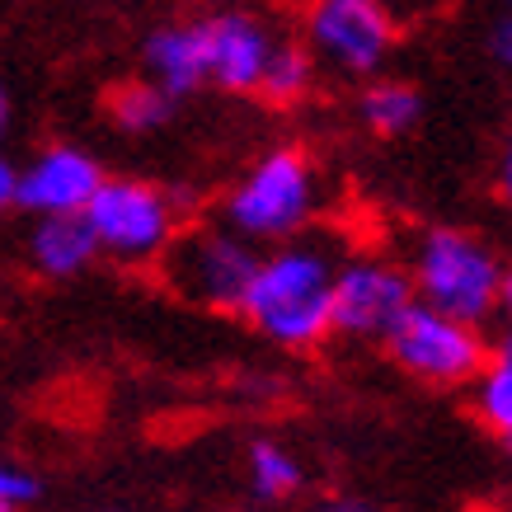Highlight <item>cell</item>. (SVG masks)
<instances>
[{
  "mask_svg": "<svg viewBox=\"0 0 512 512\" xmlns=\"http://www.w3.org/2000/svg\"><path fill=\"white\" fill-rule=\"evenodd\" d=\"M339 245L325 235H296L259 254L240 315L278 348H315L329 339V306L339 278Z\"/></svg>",
  "mask_w": 512,
  "mask_h": 512,
  "instance_id": "cell-1",
  "label": "cell"
},
{
  "mask_svg": "<svg viewBox=\"0 0 512 512\" xmlns=\"http://www.w3.org/2000/svg\"><path fill=\"white\" fill-rule=\"evenodd\" d=\"M325 202V179L311 151L301 146H268L221 198V217L235 235L254 245H282L311 231Z\"/></svg>",
  "mask_w": 512,
  "mask_h": 512,
  "instance_id": "cell-2",
  "label": "cell"
},
{
  "mask_svg": "<svg viewBox=\"0 0 512 512\" xmlns=\"http://www.w3.org/2000/svg\"><path fill=\"white\" fill-rule=\"evenodd\" d=\"M409 282L423 306L484 325L498 315V287H503V254L480 231L466 226H428L409 249Z\"/></svg>",
  "mask_w": 512,
  "mask_h": 512,
  "instance_id": "cell-3",
  "label": "cell"
},
{
  "mask_svg": "<svg viewBox=\"0 0 512 512\" xmlns=\"http://www.w3.org/2000/svg\"><path fill=\"white\" fill-rule=\"evenodd\" d=\"M259 254L264 249L245 235H235L226 221H198V226H179L170 249L160 254L156 273L188 306L240 315V301H245L249 278L259 268Z\"/></svg>",
  "mask_w": 512,
  "mask_h": 512,
  "instance_id": "cell-4",
  "label": "cell"
},
{
  "mask_svg": "<svg viewBox=\"0 0 512 512\" xmlns=\"http://www.w3.org/2000/svg\"><path fill=\"white\" fill-rule=\"evenodd\" d=\"M85 221L99 240V259H113L123 268H156L184 226V212L170 188L132 179V174H118V179L104 174V184L85 202Z\"/></svg>",
  "mask_w": 512,
  "mask_h": 512,
  "instance_id": "cell-5",
  "label": "cell"
},
{
  "mask_svg": "<svg viewBox=\"0 0 512 512\" xmlns=\"http://www.w3.org/2000/svg\"><path fill=\"white\" fill-rule=\"evenodd\" d=\"M301 43L329 76L372 80L395 52V15L386 0H306Z\"/></svg>",
  "mask_w": 512,
  "mask_h": 512,
  "instance_id": "cell-6",
  "label": "cell"
},
{
  "mask_svg": "<svg viewBox=\"0 0 512 512\" xmlns=\"http://www.w3.org/2000/svg\"><path fill=\"white\" fill-rule=\"evenodd\" d=\"M381 348H386L390 362L404 376H414L423 386H442V390L470 386L480 376V367L489 362V343H484L480 325L451 320V315L433 311L423 301H414L400 315V325L381 339Z\"/></svg>",
  "mask_w": 512,
  "mask_h": 512,
  "instance_id": "cell-7",
  "label": "cell"
},
{
  "mask_svg": "<svg viewBox=\"0 0 512 512\" xmlns=\"http://www.w3.org/2000/svg\"><path fill=\"white\" fill-rule=\"evenodd\" d=\"M409 268L381 254H353L339 264L334 278V306H329V334L353 343H381L400 315L414 306Z\"/></svg>",
  "mask_w": 512,
  "mask_h": 512,
  "instance_id": "cell-8",
  "label": "cell"
},
{
  "mask_svg": "<svg viewBox=\"0 0 512 512\" xmlns=\"http://www.w3.org/2000/svg\"><path fill=\"white\" fill-rule=\"evenodd\" d=\"M99 184H104V165L85 146L57 141V146H43L29 165H19L15 207L29 217H71V212H85Z\"/></svg>",
  "mask_w": 512,
  "mask_h": 512,
  "instance_id": "cell-9",
  "label": "cell"
},
{
  "mask_svg": "<svg viewBox=\"0 0 512 512\" xmlns=\"http://www.w3.org/2000/svg\"><path fill=\"white\" fill-rule=\"evenodd\" d=\"M207 29V85L221 94H259L264 66L273 57L282 33L249 10H217L202 19Z\"/></svg>",
  "mask_w": 512,
  "mask_h": 512,
  "instance_id": "cell-10",
  "label": "cell"
},
{
  "mask_svg": "<svg viewBox=\"0 0 512 512\" xmlns=\"http://www.w3.org/2000/svg\"><path fill=\"white\" fill-rule=\"evenodd\" d=\"M141 76L170 99L207 90V29L202 19H165L141 38Z\"/></svg>",
  "mask_w": 512,
  "mask_h": 512,
  "instance_id": "cell-11",
  "label": "cell"
},
{
  "mask_svg": "<svg viewBox=\"0 0 512 512\" xmlns=\"http://www.w3.org/2000/svg\"><path fill=\"white\" fill-rule=\"evenodd\" d=\"M24 249H29L33 273H43L52 282L80 278L99 259V240H94L85 212H71V217H33V231Z\"/></svg>",
  "mask_w": 512,
  "mask_h": 512,
  "instance_id": "cell-12",
  "label": "cell"
},
{
  "mask_svg": "<svg viewBox=\"0 0 512 512\" xmlns=\"http://www.w3.org/2000/svg\"><path fill=\"white\" fill-rule=\"evenodd\" d=\"M357 123L367 127L372 137H409L423 123V94L409 80H390V76H372L357 94Z\"/></svg>",
  "mask_w": 512,
  "mask_h": 512,
  "instance_id": "cell-13",
  "label": "cell"
},
{
  "mask_svg": "<svg viewBox=\"0 0 512 512\" xmlns=\"http://www.w3.org/2000/svg\"><path fill=\"white\" fill-rule=\"evenodd\" d=\"M315 80H320V66L306 52V43L301 38H278V47H273V57L264 66V80H259V99L273 104V109H296V104L311 99Z\"/></svg>",
  "mask_w": 512,
  "mask_h": 512,
  "instance_id": "cell-14",
  "label": "cell"
},
{
  "mask_svg": "<svg viewBox=\"0 0 512 512\" xmlns=\"http://www.w3.org/2000/svg\"><path fill=\"white\" fill-rule=\"evenodd\" d=\"M245 475H249V494L259 503H287V498L301 494L306 484V466L287 442H273V437H259L249 442L245 451Z\"/></svg>",
  "mask_w": 512,
  "mask_h": 512,
  "instance_id": "cell-15",
  "label": "cell"
},
{
  "mask_svg": "<svg viewBox=\"0 0 512 512\" xmlns=\"http://www.w3.org/2000/svg\"><path fill=\"white\" fill-rule=\"evenodd\" d=\"M174 109H179V99L160 90L156 80H123V85H113L109 90V123L127 137H151L160 127H170Z\"/></svg>",
  "mask_w": 512,
  "mask_h": 512,
  "instance_id": "cell-16",
  "label": "cell"
},
{
  "mask_svg": "<svg viewBox=\"0 0 512 512\" xmlns=\"http://www.w3.org/2000/svg\"><path fill=\"white\" fill-rule=\"evenodd\" d=\"M470 409L484 433H494L512 451V353H489L480 376L470 381Z\"/></svg>",
  "mask_w": 512,
  "mask_h": 512,
  "instance_id": "cell-17",
  "label": "cell"
},
{
  "mask_svg": "<svg viewBox=\"0 0 512 512\" xmlns=\"http://www.w3.org/2000/svg\"><path fill=\"white\" fill-rule=\"evenodd\" d=\"M38 498H43L38 475L10 466V461H0V512H24V508H33Z\"/></svg>",
  "mask_w": 512,
  "mask_h": 512,
  "instance_id": "cell-18",
  "label": "cell"
},
{
  "mask_svg": "<svg viewBox=\"0 0 512 512\" xmlns=\"http://www.w3.org/2000/svg\"><path fill=\"white\" fill-rule=\"evenodd\" d=\"M484 52H489V62L498 71L512 76V0H498V10L484 24Z\"/></svg>",
  "mask_w": 512,
  "mask_h": 512,
  "instance_id": "cell-19",
  "label": "cell"
},
{
  "mask_svg": "<svg viewBox=\"0 0 512 512\" xmlns=\"http://www.w3.org/2000/svg\"><path fill=\"white\" fill-rule=\"evenodd\" d=\"M494 193L498 202L512 212V132L503 137V146H498V160H494Z\"/></svg>",
  "mask_w": 512,
  "mask_h": 512,
  "instance_id": "cell-20",
  "label": "cell"
},
{
  "mask_svg": "<svg viewBox=\"0 0 512 512\" xmlns=\"http://www.w3.org/2000/svg\"><path fill=\"white\" fill-rule=\"evenodd\" d=\"M15 193H19V165L5 156V146H0V217L15 207Z\"/></svg>",
  "mask_w": 512,
  "mask_h": 512,
  "instance_id": "cell-21",
  "label": "cell"
},
{
  "mask_svg": "<svg viewBox=\"0 0 512 512\" xmlns=\"http://www.w3.org/2000/svg\"><path fill=\"white\" fill-rule=\"evenodd\" d=\"M311 512H386L381 503L372 498H353V494H339V498H320Z\"/></svg>",
  "mask_w": 512,
  "mask_h": 512,
  "instance_id": "cell-22",
  "label": "cell"
},
{
  "mask_svg": "<svg viewBox=\"0 0 512 512\" xmlns=\"http://www.w3.org/2000/svg\"><path fill=\"white\" fill-rule=\"evenodd\" d=\"M10 127H15V90H10V80L0 76V146L10 137Z\"/></svg>",
  "mask_w": 512,
  "mask_h": 512,
  "instance_id": "cell-23",
  "label": "cell"
},
{
  "mask_svg": "<svg viewBox=\"0 0 512 512\" xmlns=\"http://www.w3.org/2000/svg\"><path fill=\"white\" fill-rule=\"evenodd\" d=\"M498 320H503V334H512V264H503V287H498Z\"/></svg>",
  "mask_w": 512,
  "mask_h": 512,
  "instance_id": "cell-24",
  "label": "cell"
},
{
  "mask_svg": "<svg viewBox=\"0 0 512 512\" xmlns=\"http://www.w3.org/2000/svg\"><path fill=\"white\" fill-rule=\"evenodd\" d=\"M503 353H512V334H503Z\"/></svg>",
  "mask_w": 512,
  "mask_h": 512,
  "instance_id": "cell-25",
  "label": "cell"
},
{
  "mask_svg": "<svg viewBox=\"0 0 512 512\" xmlns=\"http://www.w3.org/2000/svg\"><path fill=\"white\" fill-rule=\"evenodd\" d=\"M99 512H123V508H99Z\"/></svg>",
  "mask_w": 512,
  "mask_h": 512,
  "instance_id": "cell-26",
  "label": "cell"
}]
</instances>
